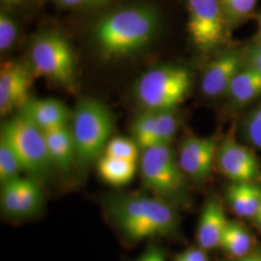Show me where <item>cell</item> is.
I'll return each mask as SVG.
<instances>
[{
	"instance_id": "cell-21",
	"label": "cell",
	"mask_w": 261,
	"mask_h": 261,
	"mask_svg": "<svg viewBox=\"0 0 261 261\" xmlns=\"http://www.w3.org/2000/svg\"><path fill=\"white\" fill-rule=\"evenodd\" d=\"M178 128L179 120L174 111L157 112V123L150 147L169 145L176 136Z\"/></svg>"
},
{
	"instance_id": "cell-4",
	"label": "cell",
	"mask_w": 261,
	"mask_h": 261,
	"mask_svg": "<svg viewBox=\"0 0 261 261\" xmlns=\"http://www.w3.org/2000/svg\"><path fill=\"white\" fill-rule=\"evenodd\" d=\"M193 77L186 67L159 66L140 76L136 98L144 111H174L188 97Z\"/></svg>"
},
{
	"instance_id": "cell-14",
	"label": "cell",
	"mask_w": 261,
	"mask_h": 261,
	"mask_svg": "<svg viewBox=\"0 0 261 261\" xmlns=\"http://www.w3.org/2000/svg\"><path fill=\"white\" fill-rule=\"evenodd\" d=\"M19 111L43 132L66 127L72 120V114L65 103L51 98L30 99Z\"/></svg>"
},
{
	"instance_id": "cell-32",
	"label": "cell",
	"mask_w": 261,
	"mask_h": 261,
	"mask_svg": "<svg viewBox=\"0 0 261 261\" xmlns=\"http://www.w3.org/2000/svg\"><path fill=\"white\" fill-rule=\"evenodd\" d=\"M59 3L65 5V6H75V5H79V4H82V3H88L89 0H57Z\"/></svg>"
},
{
	"instance_id": "cell-1",
	"label": "cell",
	"mask_w": 261,
	"mask_h": 261,
	"mask_svg": "<svg viewBox=\"0 0 261 261\" xmlns=\"http://www.w3.org/2000/svg\"><path fill=\"white\" fill-rule=\"evenodd\" d=\"M160 17L151 6H134L103 17L94 28V39L107 57H122L138 53L155 37Z\"/></svg>"
},
{
	"instance_id": "cell-7",
	"label": "cell",
	"mask_w": 261,
	"mask_h": 261,
	"mask_svg": "<svg viewBox=\"0 0 261 261\" xmlns=\"http://www.w3.org/2000/svg\"><path fill=\"white\" fill-rule=\"evenodd\" d=\"M34 73L59 85L70 86L75 82V56L65 38L47 32L38 36L30 49Z\"/></svg>"
},
{
	"instance_id": "cell-27",
	"label": "cell",
	"mask_w": 261,
	"mask_h": 261,
	"mask_svg": "<svg viewBox=\"0 0 261 261\" xmlns=\"http://www.w3.org/2000/svg\"><path fill=\"white\" fill-rule=\"evenodd\" d=\"M18 36L16 21L6 13L0 15V50L5 51L12 47Z\"/></svg>"
},
{
	"instance_id": "cell-36",
	"label": "cell",
	"mask_w": 261,
	"mask_h": 261,
	"mask_svg": "<svg viewBox=\"0 0 261 261\" xmlns=\"http://www.w3.org/2000/svg\"><path fill=\"white\" fill-rule=\"evenodd\" d=\"M4 2H14V1H17V0H2Z\"/></svg>"
},
{
	"instance_id": "cell-16",
	"label": "cell",
	"mask_w": 261,
	"mask_h": 261,
	"mask_svg": "<svg viewBox=\"0 0 261 261\" xmlns=\"http://www.w3.org/2000/svg\"><path fill=\"white\" fill-rule=\"evenodd\" d=\"M47 151L53 166L61 171H69L76 160L75 140L68 126L44 132Z\"/></svg>"
},
{
	"instance_id": "cell-2",
	"label": "cell",
	"mask_w": 261,
	"mask_h": 261,
	"mask_svg": "<svg viewBox=\"0 0 261 261\" xmlns=\"http://www.w3.org/2000/svg\"><path fill=\"white\" fill-rule=\"evenodd\" d=\"M110 210L114 223L134 241L168 235L177 227L174 206L157 196H120L112 201Z\"/></svg>"
},
{
	"instance_id": "cell-10",
	"label": "cell",
	"mask_w": 261,
	"mask_h": 261,
	"mask_svg": "<svg viewBox=\"0 0 261 261\" xmlns=\"http://www.w3.org/2000/svg\"><path fill=\"white\" fill-rule=\"evenodd\" d=\"M32 72L18 61H5L0 68V113L20 110L30 100Z\"/></svg>"
},
{
	"instance_id": "cell-25",
	"label": "cell",
	"mask_w": 261,
	"mask_h": 261,
	"mask_svg": "<svg viewBox=\"0 0 261 261\" xmlns=\"http://www.w3.org/2000/svg\"><path fill=\"white\" fill-rule=\"evenodd\" d=\"M243 136L256 149L261 150V102L253 106L242 120Z\"/></svg>"
},
{
	"instance_id": "cell-26",
	"label": "cell",
	"mask_w": 261,
	"mask_h": 261,
	"mask_svg": "<svg viewBox=\"0 0 261 261\" xmlns=\"http://www.w3.org/2000/svg\"><path fill=\"white\" fill-rule=\"evenodd\" d=\"M257 0H221L227 19L238 21L247 18L252 13Z\"/></svg>"
},
{
	"instance_id": "cell-20",
	"label": "cell",
	"mask_w": 261,
	"mask_h": 261,
	"mask_svg": "<svg viewBox=\"0 0 261 261\" xmlns=\"http://www.w3.org/2000/svg\"><path fill=\"white\" fill-rule=\"evenodd\" d=\"M221 248L235 257L241 258L251 252L252 237L241 224L228 222L221 242Z\"/></svg>"
},
{
	"instance_id": "cell-17",
	"label": "cell",
	"mask_w": 261,
	"mask_h": 261,
	"mask_svg": "<svg viewBox=\"0 0 261 261\" xmlns=\"http://www.w3.org/2000/svg\"><path fill=\"white\" fill-rule=\"evenodd\" d=\"M230 103L236 108L245 107L261 96V74L243 67L234 76L226 92Z\"/></svg>"
},
{
	"instance_id": "cell-23",
	"label": "cell",
	"mask_w": 261,
	"mask_h": 261,
	"mask_svg": "<svg viewBox=\"0 0 261 261\" xmlns=\"http://www.w3.org/2000/svg\"><path fill=\"white\" fill-rule=\"evenodd\" d=\"M23 170L18 156L9 143L0 137V182L1 185L13 179L19 177V172Z\"/></svg>"
},
{
	"instance_id": "cell-35",
	"label": "cell",
	"mask_w": 261,
	"mask_h": 261,
	"mask_svg": "<svg viewBox=\"0 0 261 261\" xmlns=\"http://www.w3.org/2000/svg\"><path fill=\"white\" fill-rule=\"evenodd\" d=\"M106 1H107V0H89L88 4L97 5V4H101V3H103V2H106Z\"/></svg>"
},
{
	"instance_id": "cell-15",
	"label": "cell",
	"mask_w": 261,
	"mask_h": 261,
	"mask_svg": "<svg viewBox=\"0 0 261 261\" xmlns=\"http://www.w3.org/2000/svg\"><path fill=\"white\" fill-rule=\"evenodd\" d=\"M227 221L224 209L217 199L207 201L197 227V242L204 251L221 247Z\"/></svg>"
},
{
	"instance_id": "cell-12",
	"label": "cell",
	"mask_w": 261,
	"mask_h": 261,
	"mask_svg": "<svg viewBox=\"0 0 261 261\" xmlns=\"http://www.w3.org/2000/svg\"><path fill=\"white\" fill-rule=\"evenodd\" d=\"M42 201V190L35 178L18 177L1 185V207L10 216L35 214Z\"/></svg>"
},
{
	"instance_id": "cell-5",
	"label": "cell",
	"mask_w": 261,
	"mask_h": 261,
	"mask_svg": "<svg viewBox=\"0 0 261 261\" xmlns=\"http://www.w3.org/2000/svg\"><path fill=\"white\" fill-rule=\"evenodd\" d=\"M140 172L144 186L173 206L188 201L187 178L170 145L143 150Z\"/></svg>"
},
{
	"instance_id": "cell-22",
	"label": "cell",
	"mask_w": 261,
	"mask_h": 261,
	"mask_svg": "<svg viewBox=\"0 0 261 261\" xmlns=\"http://www.w3.org/2000/svg\"><path fill=\"white\" fill-rule=\"evenodd\" d=\"M157 123V112L144 111L133 124V140L137 142L140 149L149 148Z\"/></svg>"
},
{
	"instance_id": "cell-19",
	"label": "cell",
	"mask_w": 261,
	"mask_h": 261,
	"mask_svg": "<svg viewBox=\"0 0 261 261\" xmlns=\"http://www.w3.org/2000/svg\"><path fill=\"white\" fill-rule=\"evenodd\" d=\"M98 171L105 182L112 186H124L135 176L137 163L103 155L98 162Z\"/></svg>"
},
{
	"instance_id": "cell-11",
	"label": "cell",
	"mask_w": 261,
	"mask_h": 261,
	"mask_svg": "<svg viewBox=\"0 0 261 261\" xmlns=\"http://www.w3.org/2000/svg\"><path fill=\"white\" fill-rule=\"evenodd\" d=\"M218 142L215 138L189 136L182 141L178 161L185 174L196 181L209 177L216 161Z\"/></svg>"
},
{
	"instance_id": "cell-29",
	"label": "cell",
	"mask_w": 261,
	"mask_h": 261,
	"mask_svg": "<svg viewBox=\"0 0 261 261\" xmlns=\"http://www.w3.org/2000/svg\"><path fill=\"white\" fill-rule=\"evenodd\" d=\"M175 261H209L205 251L200 247L198 249H189L178 254Z\"/></svg>"
},
{
	"instance_id": "cell-33",
	"label": "cell",
	"mask_w": 261,
	"mask_h": 261,
	"mask_svg": "<svg viewBox=\"0 0 261 261\" xmlns=\"http://www.w3.org/2000/svg\"><path fill=\"white\" fill-rule=\"evenodd\" d=\"M253 220H254V222H255V224L256 225L259 227L261 229V208L260 210L258 211V213L255 215V217L253 218Z\"/></svg>"
},
{
	"instance_id": "cell-31",
	"label": "cell",
	"mask_w": 261,
	"mask_h": 261,
	"mask_svg": "<svg viewBox=\"0 0 261 261\" xmlns=\"http://www.w3.org/2000/svg\"><path fill=\"white\" fill-rule=\"evenodd\" d=\"M239 261H261V250L249 252L241 257Z\"/></svg>"
},
{
	"instance_id": "cell-34",
	"label": "cell",
	"mask_w": 261,
	"mask_h": 261,
	"mask_svg": "<svg viewBox=\"0 0 261 261\" xmlns=\"http://www.w3.org/2000/svg\"><path fill=\"white\" fill-rule=\"evenodd\" d=\"M257 23H258V33L256 38H260L261 39V14L258 15L257 17Z\"/></svg>"
},
{
	"instance_id": "cell-28",
	"label": "cell",
	"mask_w": 261,
	"mask_h": 261,
	"mask_svg": "<svg viewBox=\"0 0 261 261\" xmlns=\"http://www.w3.org/2000/svg\"><path fill=\"white\" fill-rule=\"evenodd\" d=\"M244 67L261 74V39L256 38L250 47L243 51Z\"/></svg>"
},
{
	"instance_id": "cell-6",
	"label": "cell",
	"mask_w": 261,
	"mask_h": 261,
	"mask_svg": "<svg viewBox=\"0 0 261 261\" xmlns=\"http://www.w3.org/2000/svg\"><path fill=\"white\" fill-rule=\"evenodd\" d=\"M0 137L13 148L23 170L35 179L47 176L53 163L43 130L19 113L2 124Z\"/></svg>"
},
{
	"instance_id": "cell-3",
	"label": "cell",
	"mask_w": 261,
	"mask_h": 261,
	"mask_svg": "<svg viewBox=\"0 0 261 261\" xmlns=\"http://www.w3.org/2000/svg\"><path fill=\"white\" fill-rule=\"evenodd\" d=\"M72 121L76 161L90 165L102 157L111 140L114 127L112 112L101 101L85 98L76 105Z\"/></svg>"
},
{
	"instance_id": "cell-8",
	"label": "cell",
	"mask_w": 261,
	"mask_h": 261,
	"mask_svg": "<svg viewBox=\"0 0 261 261\" xmlns=\"http://www.w3.org/2000/svg\"><path fill=\"white\" fill-rule=\"evenodd\" d=\"M227 19L219 0H188V31L202 53L224 46L228 36Z\"/></svg>"
},
{
	"instance_id": "cell-13",
	"label": "cell",
	"mask_w": 261,
	"mask_h": 261,
	"mask_svg": "<svg viewBox=\"0 0 261 261\" xmlns=\"http://www.w3.org/2000/svg\"><path fill=\"white\" fill-rule=\"evenodd\" d=\"M244 67L243 50L228 49L215 57L201 77V91L209 98L226 95L234 76Z\"/></svg>"
},
{
	"instance_id": "cell-24",
	"label": "cell",
	"mask_w": 261,
	"mask_h": 261,
	"mask_svg": "<svg viewBox=\"0 0 261 261\" xmlns=\"http://www.w3.org/2000/svg\"><path fill=\"white\" fill-rule=\"evenodd\" d=\"M139 149L140 147L135 140L124 137H115L108 142L103 155L137 163Z\"/></svg>"
},
{
	"instance_id": "cell-30",
	"label": "cell",
	"mask_w": 261,
	"mask_h": 261,
	"mask_svg": "<svg viewBox=\"0 0 261 261\" xmlns=\"http://www.w3.org/2000/svg\"><path fill=\"white\" fill-rule=\"evenodd\" d=\"M138 261H166L163 252L156 248H151L145 252L142 256H140Z\"/></svg>"
},
{
	"instance_id": "cell-18",
	"label": "cell",
	"mask_w": 261,
	"mask_h": 261,
	"mask_svg": "<svg viewBox=\"0 0 261 261\" xmlns=\"http://www.w3.org/2000/svg\"><path fill=\"white\" fill-rule=\"evenodd\" d=\"M227 200L235 214L253 219L261 208V188L253 183H232Z\"/></svg>"
},
{
	"instance_id": "cell-9",
	"label": "cell",
	"mask_w": 261,
	"mask_h": 261,
	"mask_svg": "<svg viewBox=\"0 0 261 261\" xmlns=\"http://www.w3.org/2000/svg\"><path fill=\"white\" fill-rule=\"evenodd\" d=\"M216 162L220 171L233 183L256 184L261 181V166L256 155L231 135L218 145Z\"/></svg>"
}]
</instances>
